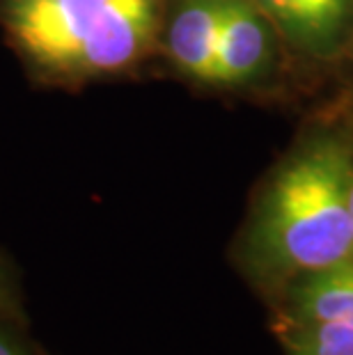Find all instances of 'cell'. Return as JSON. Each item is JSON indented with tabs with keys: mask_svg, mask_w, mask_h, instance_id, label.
Returning a JSON list of instances; mask_svg holds the SVG:
<instances>
[{
	"mask_svg": "<svg viewBox=\"0 0 353 355\" xmlns=\"http://www.w3.org/2000/svg\"><path fill=\"white\" fill-rule=\"evenodd\" d=\"M106 0H3V24L44 69L69 73Z\"/></svg>",
	"mask_w": 353,
	"mask_h": 355,
	"instance_id": "cell-2",
	"label": "cell"
},
{
	"mask_svg": "<svg viewBox=\"0 0 353 355\" xmlns=\"http://www.w3.org/2000/svg\"><path fill=\"white\" fill-rule=\"evenodd\" d=\"M5 298H7V282H5V273H3V268H0V305L5 303Z\"/></svg>",
	"mask_w": 353,
	"mask_h": 355,
	"instance_id": "cell-10",
	"label": "cell"
},
{
	"mask_svg": "<svg viewBox=\"0 0 353 355\" xmlns=\"http://www.w3.org/2000/svg\"><path fill=\"white\" fill-rule=\"evenodd\" d=\"M156 19L159 0H106L74 55L69 76L110 73L133 64L152 44Z\"/></svg>",
	"mask_w": 353,
	"mask_h": 355,
	"instance_id": "cell-3",
	"label": "cell"
},
{
	"mask_svg": "<svg viewBox=\"0 0 353 355\" xmlns=\"http://www.w3.org/2000/svg\"><path fill=\"white\" fill-rule=\"evenodd\" d=\"M289 316L353 328V261L300 277L291 293Z\"/></svg>",
	"mask_w": 353,
	"mask_h": 355,
	"instance_id": "cell-7",
	"label": "cell"
},
{
	"mask_svg": "<svg viewBox=\"0 0 353 355\" xmlns=\"http://www.w3.org/2000/svg\"><path fill=\"white\" fill-rule=\"evenodd\" d=\"M227 0H182L170 24V55L182 71L212 83Z\"/></svg>",
	"mask_w": 353,
	"mask_h": 355,
	"instance_id": "cell-5",
	"label": "cell"
},
{
	"mask_svg": "<svg viewBox=\"0 0 353 355\" xmlns=\"http://www.w3.org/2000/svg\"><path fill=\"white\" fill-rule=\"evenodd\" d=\"M257 0H227V14L218 40L212 83H246L268 58V30Z\"/></svg>",
	"mask_w": 353,
	"mask_h": 355,
	"instance_id": "cell-4",
	"label": "cell"
},
{
	"mask_svg": "<svg viewBox=\"0 0 353 355\" xmlns=\"http://www.w3.org/2000/svg\"><path fill=\"white\" fill-rule=\"evenodd\" d=\"M349 209H351V223H353V179H351V191H349Z\"/></svg>",
	"mask_w": 353,
	"mask_h": 355,
	"instance_id": "cell-11",
	"label": "cell"
},
{
	"mask_svg": "<svg viewBox=\"0 0 353 355\" xmlns=\"http://www.w3.org/2000/svg\"><path fill=\"white\" fill-rule=\"evenodd\" d=\"M0 355H28V353L12 335H7L5 330H0Z\"/></svg>",
	"mask_w": 353,
	"mask_h": 355,
	"instance_id": "cell-9",
	"label": "cell"
},
{
	"mask_svg": "<svg viewBox=\"0 0 353 355\" xmlns=\"http://www.w3.org/2000/svg\"><path fill=\"white\" fill-rule=\"evenodd\" d=\"M291 42L310 51H328L347 24V0H257Z\"/></svg>",
	"mask_w": 353,
	"mask_h": 355,
	"instance_id": "cell-6",
	"label": "cell"
},
{
	"mask_svg": "<svg viewBox=\"0 0 353 355\" xmlns=\"http://www.w3.org/2000/svg\"><path fill=\"white\" fill-rule=\"evenodd\" d=\"M351 179V149L335 138L310 142L282 165L248 234L259 275L300 279L353 261Z\"/></svg>",
	"mask_w": 353,
	"mask_h": 355,
	"instance_id": "cell-1",
	"label": "cell"
},
{
	"mask_svg": "<svg viewBox=\"0 0 353 355\" xmlns=\"http://www.w3.org/2000/svg\"><path fill=\"white\" fill-rule=\"evenodd\" d=\"M287 355H353V328L289 316L282 328Z\"/></svg>",
	"mask_w": 353,
	"mask_h": 355,
	"instance_id": "cell-8",
	"label": "cell"
}]
</instances>
